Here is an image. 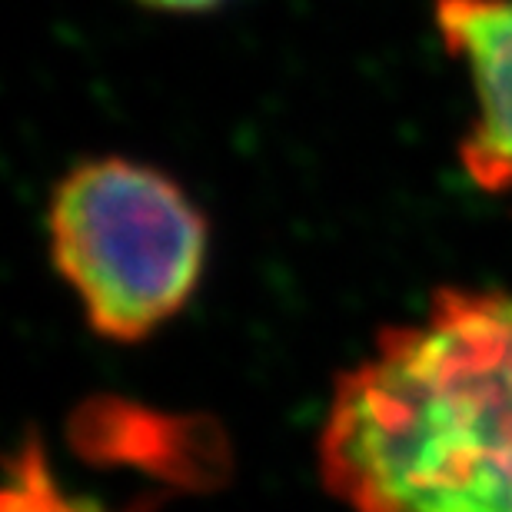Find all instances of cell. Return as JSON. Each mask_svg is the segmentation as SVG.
I'll list each match as a JSON object with an SVG mask.
<instances>
[{
	"label": "cell",
	"instance_id": "cell-4",
	"mask_svg": "<svg viewBox=\"0 0 512 512\" xmlns=\"http://www.w3.org/2000/svg\"><path fill=\"white\" fill-rule=\"evenodd\" d=\"M0 512H97L60 493L57 483L50 479V469L44 463V453L34 439L10 456L4 499H0Z\"/></svg>",
	"mask_w": 512,
	"mask_h": 512
},
{
	"label": "cell",
	"instance_id": "cell-3",
	"mask_svg": "<svg viewBox=\"0 0 512 512\" xmlns=\"http://www.w3.org/2000/svg\"><path fill=\"white\" fill-rule=\"evenodd\" d=\"M436 30L476 97L459 160L486 193L512 190V0H436Z\"/></svg>",
	"mask_w": 512,
	"mask_h": 512
},
{
	"label": "cell",
	"instance_id": "cell-5",
	"mask_svg": "<svg viewBox=\"0 0 512 512\" xmlns=\"http://www.w3.org/2000/svg\"><path fill=\"white\" fill-rule=\"evenodd\" d=\"M140 4L153 10H170V14H200V10L220 7L223 0H140Z\"/></svg>",
	"mask_w": 512,
	"mask_h": 512
},
{
	"label": "cell",
	"instance_id": "cell-2",
	"mask_svg": "<svg viewBox=\"0 0 512 512\" xmlns=\"http://www.w3.org/2000/svg\"><path fill=\"white\" fill-rule=\"evenodd\" d=\"M50 253L90 326L133 343L167 323L200 283L207 220L167 173L124 157L87 160L50 200Z\"/></svg>",
	"mask_w": 512,
	"mask_h": 512
},
{
	"label": "cell",
	"instance_id": "cell-1",
	"mask_svg": "<svg viewBox=\"0 0 512 512\" xmlns=\"http://www.w3.org/2000/svg\"><path fill=\"white\" fill-rule=\"evenodd\" d=\"M323 486L350 512H512V293L439 290L336 380Z\"/></svg>",
	"mask_w": 512,
	"mask_h": 512
}]
</instances>
